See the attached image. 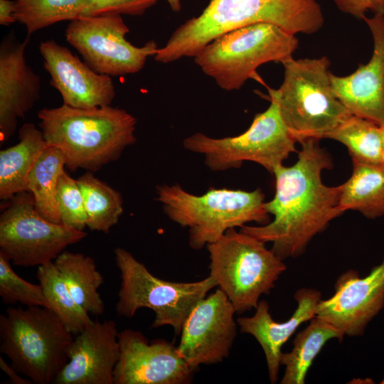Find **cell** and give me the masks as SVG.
Returning a JSON list of instances; mask_svg holds the SVG:
<instances>
[{
    "label": "cell",
    "instance_id": "obj_4",
    "mask_svg": "<svg viewBox=\"0 0 384 384\" xmlns=\"http://www.w3.org/2000/svg\"><path fill=\"white\" fill-rule=\"evenodd\" d=\"M156 193L166 216L188 228L189 245L193 250L217 241L229 229L250 222L262 225L270 222L260 188L246 191L211 187L196 196L175 183L156 186Z\"/></svg>",
    "mask_w": 384,
    "mask_h": 384
},
{
    "label": "cell",
    "instance_id": "obj_17",
    "mask_svg": "<svg viewBox=\"0 0 384 384\" xmlns=\"http://www.w3.org/2000/svg\"><path fill=\"white\" fill-rule=\"evenodd\" d=\"M363 19L373 40L370 60L346 76L331 73L330 80L336 96L351 114L380 125L384 123V15Z\"/></svg>",
    "mask_w": 384,
    "mask_h": 384
},
{
    "label": "cell",
    "instance_id": "obj_37",
    "mask_svg": "<svg viewBox=\"0 0 384 384\" xmlns=\"http://www.w3.org/2000/svg\"><path fill=\"white\" fill-rule=\"evenodd\" d=\"M383 143V164L384 165V123L380 124Z\"/></svg>",
    "mask_w": 384,
    "mask_h": 384
},
{
    "label": "cell",
    "instance_id": "obj_5",
    "mask_svg": "<svg viewBox=\"0 0 384 384\" xmlns=\"http://www.w3.org/2000/svg\"><path fill=\"white\" fill-rule=\"evenodd\" d=\"M284 80L279 89H269L282 118L297 142L321 139L351 114L331 86L329 59H294L282 63Z\"/></svg>",
    "mask_w": 384,
    "mask_h": 384
},
{
    "label": "cell",
    "instance_id": "obj_16",
    "mask_svg": "<svg viewBox=\"0 0 384 384\" xmlns=\"http://www.w3.org/2000/svg\"><path fill=\"white\" fill-rule=\"evenodd\" d=\"M39 50L50 84L60 94L64 105L83 109L111 105L116 92L110 76L95 72L53 40L41 42Z\"/></svg>",
    "mask_w": 384,
    "mask_h": 384
},
{
    "label": "cell",
    "instance_id": "obj_32",
    "mask_svg": "<svg viewBox=\"0 0 384 384\" xmlns=\"http://www.w3.org/2000/svg\"><path fill=\"white\" fill-rule=\"evenodd\" d=\"M159 0H88L83 16L108 14L140 16Z\"/></svg>",
    "mask_w": 384,
    "mask_h": 384
},
{
    "label": "cell",
    "instance_id": "obj_14",
    "mask_svg": "<svg viewBox=\"0 0 384 384\" xmlns=\"http://www.w3.org/2000/svg\"><path fill=\"white\" fill-rule=\"evenodd\" d=\"M120 355L114 384H186L196 369L180 356L177 347L163 339L149 342L139 331L119 333Z\"/></svg>",
    "mask_w": 384,
    "mask_h": 384
},
{
    "label": "cell",
    "instance_id": "obj_22",
    "mask_svg": "<svg viewBox=\"0 0 384 384\" xmlns=\"http://www.w3.org/2000/svg\"><path fill=\"white\" fill-rule=\"evenodd\" d=\"M351 177L341 185L338 206L374 219L384 215V165L352 161Z\"/></svg>",
    "mask_w": 384,
    "mask_h": 384
},
{
    "label": "cell",
    "instance_id": "obj_34",
    "mask_svg": "<svg viewBox=\"0 0 384 384\" xmlns=\"http://www.w3.org/2000/svg\"><path fill=\"white\" fill-rule=\"evenodd\" d=\"M15 10V1L0 0V24L1 26H10L16 21Z\"/></svg>",
    "mask_w": 384,
    "mask_h": 384
},
{
    "label": "cell",
    "instance_id": "obj_29",
    "mask_svg": "<svg viewBox=\"0 0 384 384\" xmlns=\"http://www.w3.org/2000/svg\"><path fill=\"white\" fill-rule=\"evenodd\" d=\"M16 21L23 24L28 35L54 23L83 16L88 0H16Z\"/></svg>",
    "mask_w": 384,
    "mask_h": 384
},
{
    "label": "cell",
    "instance_id": "obj_7",
    "mask_svg": "<svg viewBox=\"0 0 384 384\" xmlns=\"http://www.w3.org/2000/svg\"><path fill=\"white\" fill-rule=\"evenodd\" d=\"M298 45L296 34L272 23H257L218 36L194 60L221 89L232 91L240 89L262 64L292 58Z\"/></svg>",
    "mask_w": 384,
    "mask_h": 384
},
{
    "label": "cell",
    "instance_id": "obj_35",
    "mask_svg": "<svg viewBox=\"0 0 384 384\" xmlns=\"http://www.w3.org/2000/svg\"><path fill=\"white\" fill-rule=\"evenodd\" d=\"M0 368L7 376L9 378L11 381L15 384H31L33 383L31 380L26 378L23 375H20L19 373L16 371L11 365H9L5 360L0 356Z\"/></svg>",
    "mask_w": 384,
    "mask_h": 384
},
{
    "label": "cell",
    "instance_id": "obj_19",
    "mask_svg": "<svg viewBox=\"0 0 384 384\" xmlns=\"http://www.w3.org/2000/svg\"><path fill=\"white\" fill-rule=\"evenodd\" d=\"M22 42L5 38L0 47V137L5 142L15 132L18 120L40 97L39 76L27 64Z\"/></svg>",
    "mask_w": 384,
    "mask_h": 384
},
{
    "label": "cell",
    "instance_id": "obj_30",
    "mask_svg": "<svg viewBox=\"0 0 384 384\" xmlns=\"http://www.w3.org/2000/svg\"><path fill=\"white\" fill-rule=\"evenodd\" d=\"M0 297L7 304L20 303L26 306L48 309V303L40 284L31 283L19 277L12 269L11 261L0 253Z\"/></svg>",
    "mask_w": 384,
    "mask_h": 384
},
{
    "label": "cell",
    "instance_id": "obj_13",
    "mask_svg": "<svg viewBox=\"0 0 384 384\" xmlns=\"http://www.w3.org/2000/svg\"><path fill=\"white\" fill-rule=\"evenodd\" d=\"M235 309L220 289L202 299L183 323L177 350L196 369L226 358L237 335Z\"/></svg>",
    "mask_w": 384,
    "mask_h": 384
},
{
    "label": "cell",
    "instance_id": "obj_2",
    "mask_svg": "<svg viewBox=\"0 0 384 384\" xmlns=\"http://www.w3.org/2000/svg\"><path fill=\"white\" fill-rule=\"evenodd\" d=\"M268 23L292 33L312 34L324 23L317 0H210L203 12L180 26L154 55L169 63L195 57L207 44L232 30Z\"/></svg>",
    "mask_w": 384,
    "mask_h": 384
},
{
    "label": "cell",
    "instance_id": "obj_10",
    "mask_svg": "<svg viewBox=\"0 0 384 384\" xmlns=\"http://www.w3.org/2000/svg\"><path fill=\"white\" fill-rule=\"evenodd\" d=\"M269 95L270 106L255 116L245 132L224 138L198 132L186 137L183 147L203 154L206 165L214 171L239 169L244 161H252L272 174L291 153L297 151V142L282 118L277 100Z\"/></svg>",
    "mask_w": 384,
    "mask_h": 384
},
{
    "label": "cell",
    "instance_id": "obj_9",
    "mask_svg": "<svg viewBox=\"0 0 384 384\" xmlns=\"http://www.w3.org/2000/svg\"><path fill=\"white\" fill-rule=\"evenodd\" d=\"M114 253L121 277L116 312L132 318L139 309H152L155 319L151 328L171 326L180 334L192 309L217 286L210 275L193 282L166 281L153 275L124 248L117 247Z\"/></svg>",
    "mask_w": 384,
    "mask_h": 384
},
{
    "label": "cell",
    "instance_id": "obj_33",
    "mask_svg": "<svg viewBox=\"0 0 384 384\" xmlns=\"http://www.w3.org/2000/svg\"><path fill=\"white\" fill-rule=\"evenodd\" d=\"M342 12L363 19L366 12L370 11L384 15V0H333Z\"/></svg>",
    "mask_w": 384,
    "mask_h": 384
},
{
    "label": "cell",
    "instance_id": "obj_18",
    "mask_svg": "<svg viewBox=\"0 0 384 384\" xmlns=\"http://www.w3.org/2000/svg\"><path fill=\"white\" fill-rule=\"evenodd\" d=\"M119 331L112 319L95 321L78 334L69 360L53 383L114 384V370L120 355Z\"/></svg>",
    "mask_w": 384,
    "mask_h": 384
},
{
    "label": "cell",
    "instance_id": "obj_28",
    "mask_svg": "<svg viewBox=\"0 0 384 384\" xmlns=\"http://www.w3.org/2000/svg\"><path fill=\"white\" fill-rule=\"evenodd\" d=\"M326 138L344 144L352 161L383 164L380 125L371 120L350 114Z\"/></svg>",
    "mask_w": 384,
    "mask_h": 384
},
{
    "label": "cell",
    "instance_id": "obj_15",
    "mask_svg": "<svg viewBox=\"0 0 384 384\" xmlns=\"http://www.w3.org/2000/svg\"><path fill=\"white\" fill-rule=\"evenodd\" d=\"M334 289L330 298L321 299L316 316L335 326L343 336L363 335L384 306V259L364 277L353 270L343 273Z\"/></svg>",
    "mask_w": 384,
    "mask_h": 384
},
{
    "label": "cell",
    "instance_id": "obj_11",
    "mask_svg": "<svg viewBox=\"0 0 384 384\" xmlns=\"http://www.w3.org/2000/svg\"><path fill=\"white\" fill-rule=\"evenodd\" d=\"M86 236L85 231L45 219L27 191L10 199L0 215V253L17 266L38 267L54 262L68 246Z\"/></svg>",
    "mask_w": 384,
    "mask_h": 384
},
{
    "label": "cell",
    "instance_id": "obj_20",
    "mask_svg": "<svg viewBox=\"0 0 384 384\" xmlns=\"http://www.w3.org/2000/svg\"><path fill=\"white\" fill-rule=\"evenodd\" d=\"M294 299L297 307L284 322H277L272 319L266 300L259 302L253 316L237 319L240 332L252 335L261 346L272 383L277 381L282 346L302 324L316 316L321 294L315 289L302 288L295 292Z\"/></svg>",
    "mask_w": 384,
    "mask_h": 384
},
{
    "label": "cell",
    "instance_id": "obj_26",
    "mask_svg": "<svg viewBox=\"0 0 384 384\" xmlns=\"http://www.w3.org/2000/svg\"><path fill=\"white\" fill-rule=\"evenodd\" d=\"M36 277L46 297L48 309L73 335L94 322L90 314L73 297L54 262L38 266Z\"/></svg>",
    "mask_w": 384,
    "mask_h": 384
},
{
    "label": "cell",
    "instance_id": "obj_27",
    "mask_svg": "<svg viewBox=\"0 0 384 384\" xmlns=\"http://www.w3.org/2000/svg\"><path fill=\"white\" fill-rule=\"evenodd\" d=\"M84 198L87 227L105 233L116 225L123 213L121 194L87 171L78 180Z\"/></svg>",
    "mask_w": 384,
    "mask_h": 384
},
{
    "label": "cell",
    "instance_id": "obj_8",
    "mask_svg": "<svg viewBox=\"0 0 384 384\" xmlns=\"http://www.w3.org/2000/svg\"><path fill=\"white\" fill-rule=\"evenodd\" d=\"M265 243L235 228L206 245L210 275L228 297L236 314L256 309L286 270L283 260Z\"/></svg>",
    "mask_w": 384,
    "mask_h": 384
},
{
    "label": "cell",
    "instance_id": "obj_12",
    "mask_svg": "<svg viewBox=\"0 0 384 384\" xmlns=\"http://www.w3.org/2000/svg\"><path fill=\"white\" fill-rule=\"evenodd\" d=\"M129 28L120 15L82 16L70 22L66 41L95 72L119 76L139 72L159 48L154 41L133 46L125 38Z\"/></svg>",
    "mask_w": 384,
    "mask_h": 384
},
{
    "label": "cell",
    "instance_id": "obj_6",
    "mask_svg": "<svg viewBox=\"0 0 384 384\" xmlns=\"http://www.w3.org/2000/svg\"><path fill=\"white\" fill-rule=\"evenodd\" d=\"M74 339L60 319L39 306H9L0 315V351L33 383H53Z\"/></svg>",
    "mask_w": 384,
    "mask_h": 384
},
{
    "label": "cell",
    "instance_id": "obj_21",
    "mask_svg": "<svg viewBox=\"0 0 384 384\" xmlns=\"http://www.w3.org/2000/svg\"><path fill=\"white\" fill-rule=\"evenodd\" d=\"M19 142L0 151V198L10 200L27 191L28 175L48 146L41 129L25 123L18 131Z\"/></svg>",
    "mask_w": 384,
    "mask_h": 384
},
{
    "label": "cell",
    "instance_id": "obj_31",
    "mask_svg": "<svg viewBox=\"0 0 384 384\" xmlns=\"http://www.w3.org/2000/svg\"><path fill=\"white\" fill-rule=\"evenodd\" d=\"M56 202L61 224L77 230L87 227L84 198L77 180L64 171L59 177Z\"/></svg>",
    "mask_w": 384,
    "mask_h": 384
},
{
    "label": "cell",
    "instance_id": "obj_25",
    "mask_svg": "<svg viewBox=\"0 0 384 384\" xmlns=\"http://www.w3.org/2000/svg\"><path fill=\"white\" fill-rule=\"evenodd\" d=\"M65 166L63 152L55 146H48L36 161L27 182V191L33 196L36 210L45 219L58 224H61V220L56 191Z\"/></svg>",
    "mask_w": 384,
    "mask_h": 384
},
{
    "label": "cell",
    "instance_id": "obj_23",
    "mask_svg": "<svg viewBox=\"0 0 384 384\" xmlns=\"http://www.w3.org/2000/svg\"><path fill=\"white\" fill-rule=\"evenodd\" d=\"M343 334L335 326L314 316L309 324L299 331L293 341V348L281 356V366L285 370L282 384H304L308 370L321 348L329 340L341 341Z\"/></svg>",
    "mask_w": 384,
    "mask_h": 384
},
{
    "label": "cell",
    "instance_id": "obj_24",
    "mask_svg": "<svg viewBox=\"0 0 384 384\" xmlns=\"http://www.w3.org/2000/svg\"><path fill=\"white\" fill-rule=\"evenodd\" d=\"M54 263L75 301L90 314H102L105 305L98 289L104 279L95 260L82 253L65 250Z\"/></svg>",
    "mask_w": 384,
    "mask_h": 384
},
{
    "label": "cell",
    "instance_id": "obj_3",
    "mask_svg": "<svg viewBox=\"0 0 384 384\" xmlns=\"http://www.w3.org/2000/svg\"><path fill=\"white\" fill-rule=\"evenodd\" d=\"M38 117L48 145L63 152L71 171L95 172L117 160L137 140L136 118L111 105L83 109L63 104L41 110Z\"/></svg>",
    "mask_w": 384,
    "mask_h": 384
},
{
    "label": "cell",
    "instance_id": "obj_1",
    "mask_svg": "<svg viewBox=\"0 0 384 384\" xmlns=\"http://www.w3.org/2000/svg\"><path fill=\"white\" fill-rule=\"evenodd\" d=\"M300 144L297 162L288 167L280 165L272 173L275 193L265 203L267 213L274 215L272 221L240 230L272 242V250L283 260L302 255L312 238L343 213L338 206L341 185L328 186L321 181L322 171L332 166L329 154L319 139Z\"/></svg>",
    "mask_w": 384,
    "mask_h": 384
},
{
    "label": "cell",
    "instance_id": "obj_38",
    "mask_svg": "<svg viewBox=\"0 0 384 384\" xmlns=\"http://www.w3.org/2000/svg\"><path fill=\"white\" fill-rule=\"evenodd\" d=\"M380 383L384 384V378H383V380L380 382Z\"/></svg>",
    "mask_w": 384,
    "mask_h": 384
},
{
    "label": "cell",
    "instance_id": "obj_36",
    "mask_svg": "<svg viewBox=\"0 0 384 384\" xmlns=\"http://www.w3.org/2000/svg\"><path fill=\"white\" fill-rule=\"evenodd\" d=\"M174 11L178 12L181 9V0H166Z\"/></svg>",
    "mask_w": 384,
    "mask_h": 384
}]
</instances>
